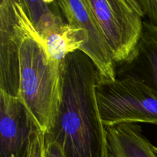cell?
I'll return each mask as SVG.
<instances>
[{
	"mask_svg": "<svg viewBox=\"0 0 157 157\" xmlns=\"http://www.w3.org/2000/svg\"><path fill=\"white\" fill-rule=\"evenodd\" d=\"M99 78L92 60L81 51L63 61L59 107L44 141L58 144L65 157H110L96 98Z\"/></svg>",
	"mask_w": 157,
	"mask_h": 157,
	"instance_id": "6da1fadb",
	"label": "cell"
},
{
	"mask_svg": "<svg viewBox=\"0 0 157 157\" xmlns=\"http://www.w3.org/2000/svg\"><path fill=\"white\" fill-rule=\"evenodd\" d=\"M14 9L19 36L18 98L29 110L35 127L46 133L59 107L62 63L48 53L21 0H14Z\"/></svg>",
	"mask_w": 157,
	"mask_h": 157,
	"instance_id": "7a4b0ae2",
	"label": "cell"
},
{
	"mask_svg": "<svg viewBox=\"0 0 157 157\" xmlns=\"http://www.w3.org/2000/svg\"><path fill=\"white\" fill-rule=\"evenodd\" d=\"M96 98L106 128L120 124L157 125V92L137 73H127L113 81L99 78Z\"/></svg>",
	"mask_w": 157,
	"mask_h": 157,
	"instance_id": "3957f363",
	"label": "cell"
},
{
	"mask_svg": "<svg viewBox=\"0 0 157 157\" xmlns=\"http://www.w3.org/2000/svg\"><path fill=\"white\" fill-rule=\"evenodd\" d=\"M115 63H128L136 51L146 18L136 0H86Z\"/></svg>",
	"mask_w": 157,
	"mask_h": 157,
	"instance_id": "277c9868",
	"label": "cell"
},
{
	"mask_svg": "<svg viewBox=\"0 0 157 157\" xmlns=\"http://www.w3.org/2000/svg\"><path fill=\"white\" fill-rule=\"evenodd\" d=\"M57 3L66 22L87 32L88 41L81 52L92 60L100 78L114 80L117 75L111 51L86 0H57Z\"/></svg>",
	"mask_w": 157,
	"mask_h": 157,
	"instance_id": "5b68a950",
	"label": "cell"
},
{
	"mask_svg": "<svg viewBox=\"0 0 157 157\" xmlns=\"http://www.w3.org/2000/svg\"><path fill=\"white\" fill-rule=\"evenodd\" d=\"M35 128L22 101L0 90V157H25Z\"/></svg>",
	"mask_w": 157,
	"mask_h": 157,
	"instance_id": "8992f818",
	"label": "cell"
},
{
	"mask_svg": "<svg viewBox=\"0 0 157 157\" xmlns=\"http://www.w3.org/2000/svg\"><path fill=\"white\" fill-rule=\"evenodd\" d=\"M14 0H0V90L18 97L19 36Z\"/></svg>",
	"mask_w": 157,
	"mask_h": 157,
	"instance_id": "52a82bcc",
	"label": "cell"
},
{
	"mask_svg": "<svg viewBox=\"0 0 157 157\" xmlns=\"http://www.w3.org/2000/svg\"><path fill=\"white\" fill-rule=\"evenodd\" d=\"M107 130L110 157H157L138 124H120Z\"/></svg>",
	"mask_w": 157,
	"mask_h": 157,
	"instance_id": "ba28073f",
	"label": "cell"
},
{
	"mask_svg": "<svg viewBox=\"0 0 157 157\" xmlns=\"http://www.w3.org/2000/svg\"><path fill=\"white\" fill-rule=\"evenodd\" d=\"M40 38L51 56L60 63H63L69 54L81 51L88 41L87 32L66 21L55 25Z\"/></svg>",
	"mask_w": 157,
	"mask_h": 157,
	"instance_id": "9c48e42d",
	"label": "cell"
},
{
	"mask_svg": "<svg viewBox=\"0 0 157 157\" xmlns=\"http://www.w3.org/2000/svg\"><path fill=\"white\" fill-rule=\"evenodd\" d=\"M133 63L140 75L157 92V25L144 21L136 51L127 64Z\"/></svg>",
	"mask_w": 157,
	"mask_h": 157,
	"instance_id": "30bf717a",
	"label": "cell"
},
{
	"mask_svg": "<svg viewBox=\"0 0 157 157\" xmlns=\"http://www.w3.org/2000/svg\"><path fill=\"white\" fill-rule=\"evenodd\" d=\"M29 19L40 36L64 21L57 0H21Z\"/></svg>",
	"mask_w": 157,
	"mask_h": 157,
	"instance_id": "8fae6325",
	"label": "cell"
},
{
	"mask_svg": "<svg viewBox=\"0 0 157 157\" xmlns=\"http://www.w3.org/2000/svg\"><path fill=\"white\" fill-rule=\"evenodd\" d=\"M44 133L36 127L25 157H44Z\"/></svg>",
	"mask_w": 157,
	"mask_h": 157,
	"instance_id": "7c38bea8",
	"label": "cell"
},
{
	"mask_svg": "<svg viewBox=\"0 0 157 157\" xmlns=\"http://www.w3.org/2000/svg\"><path fill=\"white\" fill-rule=\"evenodd\" d=\"M149 22L157 25V0H136Z\"/></svg>",
	"mask_w": 157,
	"mask_h": 157,
	"instance_id": "4fadbf2b",
	"label": "cell"
},
{
	"mask_svg": "<svg viewBox=\"0 0 157 157\" xmlns=\"http://www.w3.org/2000/svg\"><path fill=\"white\" fill-rule=\"evenodd\" d=\"M44 157H65L61 147L55 142H45Z\"/></svg>",
	"mask_w": 157,
	"mask_h": 157,
	"instance_id": "5bb4252c",
	"label": "cell"
},
{
	"mask_svg": "<svg viewBox=\"0 0 157 157\" xmlns=\"http://www.w3.org/2000/svg\"><path fill=\"white\" fill-rule=\"evenodd\" d=\"M153 149H154V151H155V153H156V154L157 156V147H155V146H153Z\"/></svg>",
	"mask_w": 157,
	"mask_h": 157,
	"instance_id": "9a60e30c",
	"label": "cell"
}]
</instances>
